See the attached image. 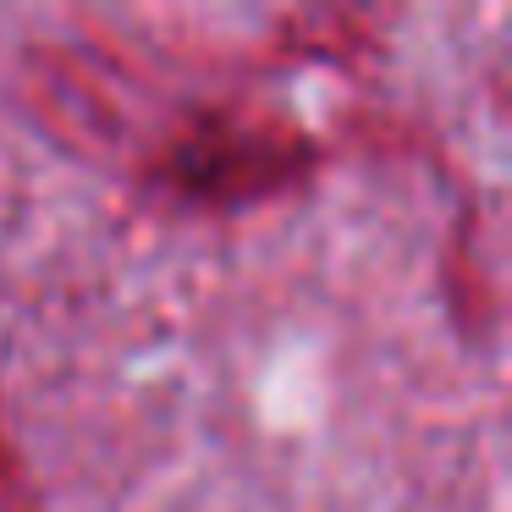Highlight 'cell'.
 Returning <instances> with one entry per match:
<instances>
[{"mask_svg": "<svg viewBox=\"0 0 512 512\" xmlns=\"http://www.w3.org/2000/svg\"><path fill=\"white\" fill-rule=\"evenodd\" d=\"M298 166H303L298 133L259 127V122H221V116L199 122L166 160L171 182L210 204L259 199V193L281 188Z\"/></svg>", "mask_w": 512, "mask_h": 512, "instance_id": "6da1fadb", "label": "cell"}]
</instances>
